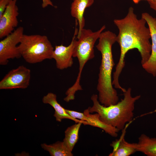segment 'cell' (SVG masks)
Here are the masks:
<instances>
[{
	"label": "cell",
	"mask_w": 156,
	"mask_h": 156,
	"mask_svg": "<svg viewBox=\"0 0 156 156\" xmlns=\"http://www.w3.org/2000/svg\"><path fill=\"white\" fill-rule=\"evenodd\" d=\"M141 17L146 21L151 33V51L148 61L142 65L143 68L154 77L156 76V18L147 12L143 13Z\"/></svg>",
	"instance_id": "8fae6325"
},
{
	"label": "cell",
	"mask_w": 156,
	"mask_h": 156,
	"mask_svg": "<svg viewBox=\"0 0 156 156\" xmlns=\"http://www.w3.org/2000/svg\"><path fill=\"white\" fill-rule=\"evenodd\" d=\"M104 25L97 31L93 32L90 29L83 28L77 36L73 57H76L80 61H86L94 57V46L100 34L105 29Z\"/></svg>",
	"instance_id": "5b68a950"
},
{
	"label": "cell",
	"mask_w": 156,
	"mask_h": 156,
	"mask_svg": "<svg viewBox=\"0 0 156 156\" xmlns=\"http://www.w3.org/2000/svg\"><path fill=\"white\" fill-rule=\"evenodd\" d=\"M11 0H0V18L2 16Z\"/></svg>",
	"instance_id": "ac0fdd59"
},
{
	"label": "cell",
	"mask_w": 156,
	"mask_h": 156,
	"mask_svg": "<svg viewBox=\"0 0 156 156\" xmlns=\"http://www.w3.org/2000/svg\"><path fill=\"white\" fill-rule=\"evenodd\" d=\"M78 31L76 29L71 42L68 46L61 44L55 46L52 58L55 60L57 69L62 70L71 67L73 65V53L77 41L75 37Z\"/></svg>",
	"instance_id": "ba28073f"
},
{
	"label": "cell",
	"mask_w": 156,
	"mask_h": 156,
	"mask_svg": "<svg viewBox=\"0 0 156 156\" xmlns=\"http://www.w3.org/2000/svg\"><path fill=\"white\" fill-rule=\"evenodd\" d=\"M30 70L23 65L13 69L7 73L0 81V89H24L29 85Z\"/></svg>",
	"instance_id": "52a82bcc"
},
{
	"label": "cell",
	"mask_w": 156,
	"mask_h": 156,
	"mask_svg": "<svg viewBox=\"0 0 156 156\" xmlns=\"http://www.w3.org/2000/svg\"><path fill=\"white\" fill-rule=\"evenodd\" d=\"M132 1H133V2L135 3V4H137L139 3L140 1L141 0H132ZM148 2L150 1L151 0H146Z\"/></svg>",
	"instance_id": "ffe728a7"
},
{
	"label": "cell",
	"mask_w": 156,
	"mask_h": 156,
	"mask_svg": "<svg viewBox=\"0 0 156 156\" xmlns=\"http://www.w3.org/2000/svg\"><path fill=\"white\" fill-rule=\"evenodd\" d=\"M18 46L21 57L28 63L52 59L54 49L46 36L24 34Z\"/></svg>",
	"instance_id": "277c9868"
},
{
	"label": "cell",
	"mask_w": 156,
	"mask_h": 156,
	"mask_svg": "<svg viewBox=\"0 0 156 156\" xmlns=\"http://www.w3.org/2000/svg\"><path fill=\"white\" fill-rule=\"evenodd\" d=\"M42 102L51 105L54 109V116L57 121L61 122L64 119L71 120L76 123L81 122L84 125H90V124L86 121L75 118L68 114L66 109L63 107L57 102L56 95L52 92H49L44 96L42 99Z\"/></svg>",
	"instance_id": "7c38bea8"
},
{
	"label": "cell",
	"mask_w": 156,
	"mask_h": 156,
	"mask_svg": "<svg viewBox=\"0 0 156 156\" xmlns=\"http://www.w3.org/2000/svg\"><path fill=\"white\" fill-rule=\"evenodd\" d=\"M119 30L116 42L120 50V58L113 73V84H119V78L125 66V55L129 50L136 49L140 53L142 65L149 59L151 51L150 31L146 26V21L141 17L138 19L134 9L130 7L126 16L120 19L114 20Z\"/></svg>",
	"instance_id": "6da1fadb"
},
{
	"label": "cell",
	"mask_w": 156,
	"mask_h": 156,
	"mask_svg": "<svg viewBox=\"0 0 156 156\" xmlns=\"http://www.w3.org/2000/svg\"><path fill=\"white\" fill-rule=\"evenodd\" d=\"M125 133L124 130L120 138L110 144L113 150L109 156H129L137 151L136 143H129L125 141L124 139Z\"/></svg>",
	"instance_id": "4fadbf2b"
},
{
	"label": "cell",
	"mask_w": 156,
	"mask_h": 156,
	"mask_svg": "<svg viewBox=\"0 0 156 156\" xmlns=\"http://www.w3.org/2000/svg\"><path fill=\"white\" fill-rule=\"evenodd\" d=\"M94 0H74L70 7L71 16L75 18L79 26L77 36L84 28L85 21L83 16L86 9L92 5Z\"/></svg>",
	"instance_id": "5bb4252c"
},
{
	"label": "cell",
	"mask_w": 156,
	"mask_h": 156,
	"mask_svg": "<svg viewBox=\"0 0 156 156\" xmlns=\"http://www.w3.org/2000/svg\"><path fill=\"white\" fill-rule=\"evenodd\" d=\"M82 123L78 122L68 127L65 131L63 141L72 151L79 139V129Z\"/></svg>",
	"instance_id": "e0dca14e"
},
{
	"label": "cell",
	"mask_w": 156,
	"mask_h": 156,
	"mask_svg": "<svg viewBox=\"0 0 156 156\" xmlns=\"http://www.w3.org/2000/svg\"><path fill=\"white\" fill-rule=\"evenodd\" d=\"M131 91V88H129L123 93L124 98L120 101L108 106L101 104L98 95L93 94L91 98L93 105L87 109L90 113H98L100 119L104 123L119 131L123 130L126 124L133 119L135 103L141 97L140 95L133 97Z\"/></svg>",
	"instance_id": "3957f363"
},
{
	"label": "cell",
	"mask_w": 156,
	"mask_h": 156,
	"mask_svg": "<svg viewBox=\"0 0 156 156\" xmlns=\"http://www.w3.org/2000/svg\"><path fill=\"white\" fill-rule=\"evenodd\" d=\"M66 112L73 117L81 120L86 121L90 125L97 127L103 130L105 132L112 137H116L118 135L119 131L116 128L108 125L100 119L99 114L96 113H90L88 109H86L83 113L66 109Z\"/></svg>",
	"instance_id": "30bf717a"
},
{
	"label": "cell",
	"mask_w": 156,
	"mask_h": 156,
	"mask_svg": "<svg viewBox=\"0 0 156 156\" xmlns=\"http://www.w3.org/2000/svg\"><path fill=\"white\" fill-rule=\"evenodd\" d=\"M137 151L141 152L148 156H156V138H150L142 134L136 143Z\"/></svg>",
	"instance_id": "9a60e30c"
},
{
	"label": "cell",
	"mask_w": 156,
	"mask_h": 156,
	"mask_svg": "<svg viewBox=\"0 0 156 156\" xmlns=\"http://www.w3.org/2000/svg\"><path fill=\"white\" fill-rule=\"evenodd\" d=\"M41 147L48 152L51 156H73L72 151L63 141H58L52 144L48 145L46 143L41 144Z\"/></svg>",
	"instance_id": "2e32d148"
},
{
	"label": "cell",
	"mask_w": 156,
	"mask_h": 156,
	"mask_svg": "<svg viewBox=\"0 0 156 156\" xmlns=\"http://www.w3.org/2000/svg\"><path fill=\"white\" fill-rule=\"evenodd\" d=\"M23 28L18 27L0 41V64H7L10 59L19 58L21 56L17 45L23 35Z\"/></svg>",
	"instance_id": "8992f818"
},
{
	"label": "cell",
	"mask_w": 156,
	"mask_h": 156,
	"mask_svg": "<svg viewBox=\"0 0 156 156\" xmlns=\"http://www.w3.org/2000/svg\"><path fill=\"white\" fill-rule=\"evenodd\" d=\"M148 2L150 8L156 12V0H151Z\"/></svg>",
	"instance_id": "d6986e66"
},
{
	"label": "cell",
	"mask_w": 156,
	"mask_h": 156,
	"mask_svg": "<svg viewBox=\"0 0 156 156\" xmlns=\"http://www.w3.org/2000/svg\"><path fill=\"white\" fill-rule=\"evenodd\" d=\"M17 0H11L5 12L0 18V38L6 37L14 30L18 24V9Z\"/></svg>",
	"instance_id": "9c48e42d"
},
{
	"label": "cell",
	"mask_w": 156,
	"mask_h": 156,
	"mask_svg": "<svg viewBox=\"0 0 156 156\" xmlns=\"http://www.w3.org/2000/svg\"><path fill=\"white\" fill-rule=\"evenodd\" d=\"M116 35L111 31H102L96 46L102 57L97 86L98 99L100 103L105 106L116 104L119 100L117 91L113 86L112 77L115 65L112 47L116 42Z\"/></svg>",
	"instance_id": "7a4b0ae2"
}]
</instances>
